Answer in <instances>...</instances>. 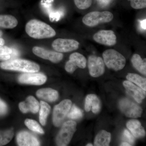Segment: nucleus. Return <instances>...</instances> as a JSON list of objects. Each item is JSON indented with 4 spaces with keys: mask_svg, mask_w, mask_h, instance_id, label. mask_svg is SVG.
Masks as SVG:
<instances>
[{
    "mask_svg": "<svg viewBox=\"0 0 146 146\" xmlns=\"http://www.w3.org/2000/svg\"><path fill=\"white\" fill-rule=\"evenodd\" d=\"M25 31L29 36L36 39L51 38L56 35L54 30L49 25L35 19L27 23Z\"/></svg>",
    "mask_w": 146,
    "mask_h": 146,
    "instance_id": "1",
    "label": "nucleus"
},
{
    "mask_svg": "<svg viewBox=\"0 0 146 146\" xmlns=\"http://www.w3.org/2000/svg\"><path fill=\"white\" fill-rule=\"evenodd\" d=\"M3 70L19 71L25 73L37 72L40 70L39 65L30 60L22 59H11L0 63Z\"/></svg>",
    "mask_w": 146,
    "mask_h": 146,
    "instance_id": "2",
    "label": "nucleus"
},
{
    "mask_svg": "<svg viewBox=\"0 0 146 146\" xmlns=\"http://www.w3.org/2000/svg\"><path fill=\"white\" fill-rule=\"evenodd\" d=\"M105 64L108 68L115 71L122 70L126 64L124 56L114 49H108L103 53Z\"/></svg>",
    "mask_w": 146,
    "mask_h": 146,
    "instance_id": "3",
    "label": "nucleus"
},
{
    "mask_svg": "<svg viewBox=\"0 0 146 146\" xmlns=\"http://www.w3.org/2000/svg\"><path fill=\"white\" fill-rule=\"evenodd\" d=\"M113 14L108 11H94L86 14L82 18L84 25L89 27L96 26L100 24L110 22L113 19Z\"/></svg>",
    "mask_w": 146,
    "mask_h": 146,
    "instance_id": "4",
    "label": "nucleus"
},
{
    "mask_svg": "<svg viewBox=\"0 0 146 146\" xmlns=\"http://www.w3.org/2000/svg\"><path fill=\"white\" fill-rule=\"evenodd\" d=\"M77 123L74 121H68L63 124L56 136V145L59 146L68 145L76 130Z\"/></svg>",
    "mask_w": 146,
    "mask_h": 146,
    "instance_id": "5",
    "label": "nucleus"
},
{
    "mask_svg": "<svg viewBox=\"0 0 146 146\" xmlns=\"http://www.w3.org/2000/svg\"><path fill=\"white\" fill-rule=\"evenodd\" d=\"M119 106L122 112L129 118L141 117L143 110L137 104L127 98H123L119 102Z\"/></svg>",
    "mask_w": 146,
    "mask_h": 146,
    "instance_id": "6",
    "label": "nucleus"
},
{
    "mask_svg": "<svg viewBox=\"0 0 146 146\" xmlns=\"http://www.w3.org/2000/svg\"><path fill=\"white\" fill-rule=\"evenodd\" d=\"M72 105V102L69 100H65L56 105L54 108L53 123L55 126L61 125L68 115Z\"/></svg>",
    "mask_w": 146,
    "mask_h": 146,
    "instance_id": "7",
    "label": "nucleus"
},
{
    "mask_svg": "<svg viewBox=\"0 0 146 146\" xmlns=\"http://www.w3.org/2000/svg\"><path fill=\"white\" fill-rule=\"evenodd\" d=\"M88 68L90 75L97 78L105 72V63L103 59L99 56L91 55L88 58Z\"/></svg>",
    "mask_w": 146,
    "mask_h": 146,
    "instance_id": "8",
    "label": "nucleus"
},
{
    "mask_svg": "<svg viewBox=\"0 0 146 146\" xmlns=\"http://www.w3.org/2000/svg\"><path fill=\"white\" fill-rule=\"evenodd\" d=\"M86 58L83 55L78 52L73 53L65 64V70L68 73H73L78 68L84 69L86 68Z\"/></svg>",
    "mask_w": 146,
    "mask_h": 146,
    "instance_id": "9",
    "label": "nucleus"
},
{
    "mask_svg": "<svg viewBox=\"0 0 146 146\" xmlns=\"http://www.w3.org/2000/svg\"><path fill=\"white\" fill-rule=\"evenodd\" d=\"M79 43L72 39H57L52 43L54 49L59 52H67L75 50L78 48Z\"/></svg>",
    "mask_w": 146,
    "mask_h": 146,
    "instance_id": "10",
    "label": "nucleus"
},
{
    "mask_svg": "<svg viewBox=\"0 0 146 146\" xmlns=\"http://www.w3.org/2000/svg\"><path fill=\"white\" fill-rule=\"evenodd\" d=\"M18 80L20 83L22 84L40 85L46 82L47 77L42 73L28 72L24 73L19 76Z\"/></svg>",
    "mask_w": 146,
    "mask_h": 146,
    "instance_id": "11",
    "label": "nucleus"
},
{
    "mask_svg": "<svg viewBox=\"0 0 146 146\" xmlns=\"http://www.w3.org/2000/svg\"><path fill=\"white\" fill-rule=\"evenodd\" d=\"M32 50L33 53L37 56L49 60L53 63H59L63 58V55L61 53L49 50L42 47L35 46Z\"/></svg>",
    "mask_w": 146,
    "mask_h": 146,
    "instance_id": "12",
    "label": "nucleus"
},
{
    "mask_svg": "<svg viewBox=\"0 0 146 146\" xmlns=\"http://www.w3.org/2000/svg\"><path fill=\"white\" fill-rule=\"evenodd\" d=\"M94 41L105 46H112L117 42V36L112 30H101L93 36Z\"/></svg>",
    "mask_w": 146,
    "mask_h": 146,
    "instance_id": "13",
    "label": "nucleus"
},
{
    "mask_svg": "<svg viewBox=\"0 0 146 146\" xmlns=\"http://www.w3.org/2000/svg\"><path fill=\"white\" fill-rule=\"evenodd\" d=\"M123 85L127 94L132 97L138 103H141L146 98V91L136 86L131 82L125 80L123 82Z\"/></svg>",
    "mask_w": 146,
    "mask_h": 146,
    "instance_id": "14",
    "label": "nucleus"
},
{
    "mask_svg": "<svg viewBox=\"0 0 146 146\" xmlns=\"http://www.w3.org/2000/svg\"><path fill=\"white\" fill-rule=\"evenodd\" d=\"M17 143L20 146H37L40 143L36 137L26 131H22L18 133L16 137Z\"/></svg>",
    "mask_w": 146,
    "mask_h": 146,
    "instance_id": "15",
    "label": "nucleus"
},
{
    "mask_svg": "<svg viewBox=\"0 0 146 146\" xmlns=\"http://www.w3.org/2000/svg\"><path fill=\"white\" fill-rule=\"evenodd\" d=\"M39 102L34 97L30 96L28 97L26 101L19 104V107L23 113H27L30 111L36 113L39 111Z\"/></svg>",
    "mask_w": 146,
    "mask_h": 146,
    "instance_id": "16",
    "label": "nucleus"
},
{
    "mask_svg": "<svg viewBox=\"0 0 146 146\" xmlns=\"http://www.w3.org/2000/svg\"><path fill=\"white\" fill-rule=\"evenodd\" d=\"M84 109L86 112L92 110L94 114H97L101 109V103L98 96L94 94L87 95L85 99Z\"/></svg>",
    "mask_w": 146,
    "mask_h": 146,
    "instance_id": "17",
    "label": "nucleus"
},
{
    "mask_svg": "<svg viewBox=\"0 0 146 146\" xmlns=\"http://www.w3.org/2000/svg\"><path fill=\"white\" fill-rule=\"evenodd\" d=\"M126 126L133 136L136 138H143L145 136L146 132L145 129L138 120H129L127 123Z\"/></svg>",
    "mask_w": 146,
    "mask_h": 146,
    "instance_id": "18",
    "label": "nucleus"
},
{
    "mask_svg": "<svg viewBox=\"0 0 146 146\" xmlns=\"http://www.w3.org/2000/svg\"><path fill=\"white\" fill-rule=\"evenodd\" d=\"M36 95L39 99L50 102L56 101L58 98V92L51 88H44L38 90Z\"/></svg>",
    "mask_w": 146,
    "mask_h": 146,
    "instance_id": "19",
    "label": "nucleus"
},
{
    "mask_svg": "<svg viewBox=\"0 0 146 146\" xmlns=\"http://www.w3.org/2000/svg\"><path fill=\"white\" fill-rule=\"evenodd\" d=\"M111 135L105 130L99 132L94 140V145L96 146H109L111 141Z\"/></svg>",
    "mask_w": 146,
    "mask_h": 146,
    "instance_id": "20",
    "label": "nucleus"
},
{
    "mask_svg": "<svg viewBox=\"0 0 146 146\" xmlns=\"http://www.w3.org/2000/svg\"><path fill=\"white\" fill-rule=\"evenodd\" d=\"M18 22L14 16L11 15H0V27L13 29L18 25Z\"/></svg>",
    "mask_w": 146,
    "mask_h": 146,
    "instance_id": "21",
    "label": "nucleus"
},
{
    "mask_svg": "<svg viewBox=\"0 0 146 146\" xmlns=\"http://www.w3.org/2000/svg\"><path fill=\"white\" fill-rule=\"evenodd\" d=\"M131 62L134 68L142 74L146 76V58L143 59L138 54H133L131 59Z\"/></svg>",
    "mask_w": 146,
    "mask_h": 146,
    "instance_id": "22",
    "label": "nucleus"
},
{
    "mask_svg": "<svg viewBox=\"0 0 146 146\" xmlns=\"http://www.w3.org/2000/svg\"><path fill=\"white\" fill-rule=\"evenodd\" d=\"M39 104L40 105L39 122L42 125H45L46 122L47 118L50 111L51 108L48 103L42 101L40 102Z\"/></svg>",
    "mask_w": 146,
    "mask_h": 146,
    "instance_id": "23",
    "label": "nucleus"
},
{
    "mask_svg": "<svg viewBox=\"0 0 146 146\" xmlns=\"http://www.w3.org/2000/svg\"><path fill=\"white\" fill-rule=\"evenodd\" d=\"M128 81L136 84L141 89L146 91V79L139 75L133 73H128L126 76Z\"/></svg>",
    "mask_w": 146,
    "mask_h": 146,
    "instance_id": "24",
    "label": "nucleus"
},
{
    "mask_svg": "<svg viewBox=\"0 0 146 146\" xmlns=\"http://www.w3.org/2000/svg\"><path fill=\"white\" fill-rule=\"evenodd\" d=\"M14 135L13 129L0 130V146L5 145L11 141Z\"/></svg>",
    "mask_w": 146,
    "mask_h": 146,
    "instance_id": "25",
    "label": "nucleus"
},
{
    "mask_svg": "<svg viewBox=\"0 0 146 146\" xmlns=\"http://www.w3.org/2000/svg\"><path fill=\"white\" fill-rule=\"evenodd\" d=\"M26 126L30 130L37 133L44 134V131L38 123L35 120L27 119L25 121Z\"/></svg>",
    "mask_w": 146,
    "mask_h": 146,
    "instance_id": "26",
    "label": "nucleus"
},
{
    "mask_svg": "<svg viewBox=\"0 0 146 146\" xmlns=\"http://www.w3.org/2000/svg\"><path fill=\"white\" fill-rule=\"evenodd\" d=\"M83 111L75 105H73L71 106L70 109L69 110L68 115V117L72 119H81L83 116Z\"/></svg>",
    "mask_w": 146,
    "mask_h": 146,
    "instance_id": "27",
    "label": "nucleus"
},
{
    "mask_svg": "<svg viewBox=\"0 0 146 146\" xmlns=\"http://www.w3.org/2000/svg\"><path fill=\"white\" fill-rule=\"evenodd\" d=\"M13 52V48L3 46L0 48V60L5 61L9 60L11 57V54Z\"/></svg>",
    "mask_w": 146,
    "mask_h": 146,
    "instance_id": "28",
    "label": "nucleus"
},
{
    "mask_svg": "<svg viewBox=\"0 0 146 146\" xmlns=\"http://www.w3.org/2000/svg\"><path fill=\"white\" fill-rule=\"evenodd\" d=\"M76 6L82 10L87 9L91 7L92 0H74Z\"/></svg>",
    "mask_w": 146,
    "mask_h": 146,
    "instance_id": "29",
    "label": "nucleus"
},
{
    "mask_svg": "<svg viewBox=\"0 0 146 146\" xmlns=\"http://www.w3.org/2000/svg\"><path fill=\"white\" fill-rule=\"evenodd\" d=\"M130 5L134 9H142L146 8V0H129Z\"/></svg>",
    "mask_w": 146,
    "mask_h": 146,
    "instance_id": "30",
    "label": "nucleus"
},
{
    "mask_svg": "<svg viewBox=\"0 0 146 146\" xmlns=\"http://www.w3.org/2000/svg\"><path fill=\"white\" fill-rule=\"evenodd\" d=\"M123 137L124 139L127 141L129 142V143L131 145L134 144V137L127 129H125L124 130L123 132Z\"/></svg>",
    "mask_w": 146,
    "mask_h": 146,
    "instance_id": "31",
    "label": "nucleus"
},
{
    "mask_svg": "<svg viewBox=\"0 0 146 146\" xmlns=\"http://www.w3.org/2000/svg\"><path fill=\"white\" fill-rule=\"evenodd\" d=\"M7 111V105L4 102L0 99V116L5 115Z\"/></svg>",
    "mask_w": 146,
    "mask_h": 146,
    "instance_id": "32",
    "label": "nucleus"
},
{
    "mask_svg": "<svg viewBox=\"0 0 146 146\" xmlns=\"http://www.w3.org/2000/svg\"><path fill=\"white\" fill-rule=\"evenodd\" d=\"M99 5L102 7L107 6L112 2V0H96Z\"/></svg>",
    "mask_w": 146,
    "mask_h": 146,
    "instance_id": "33",
    "label": "nucleus"
},
{
    "mask_svg": "<svg viewBox=\"0 0 146 146\" xmlns=\"http://www.w3.org/2000/svg\"><path fill=\"white\" fill-rule=\"evenodd\" d=\"M146 19H145V20H143V21H141V27L142 29H143L144 30H145L146 29Z\"/></svg>",
    "mask_w": 146,
    "mask_h": 146,
    "instance_id": "34",
    "label": "nucleus"
},
{
    "mask_svg": "<svg viewBox=\"0 0 146 146\" xmlns=\"http://www.w3.org/2000/svg\"><path fill=\"white\" fill-rule=\"evenodd\" d=\"M5 43V42L4 39H3V38H0V48L3 46Z\"/></svg>",
    "mask_w": 146,
    "mask_h": 146,
    "instance_id": "35",
    "label": "nucleus"
},
{
    "mask_svg": "<svg viewBox=\"0 0 146 146\" xmlns=\"http://www.w3.org/2000/svg\"><path fill=\"white\" fill-rule=\"evenodd\" d=\"M131 145L130 144H129V143H127V142H123V143H122L121 144V145L120 146H131Z\"/></svg>",
    "mask_w": 146,
    "mask_h": 146,
    "instance_id": "36",
    "label": "nucleus"
},
{
    "mask_svg": "<svg viewBox=\"0 0 146 146\" xmlns=\"http://www.w3.org/2000/svg\"><path fill=\"white\" fill-rule=\"evenodd\" d=\"M3 34V32L1 31H0V37L2 36Z\"/></svg>",
    "mask_w": 146,
    "mask_h": 146,
    "instance_id": "37",
    "label": "nucleus"
},
{
    "mask_svg": "<svg viewBox=\"0 0 146 146\" xmlns=\"http://www.w3.org/2000/svg\"><path fill=\"white\" fill-rule=\"evenodd\" d=\"M86 146H93V144H91V143H89L87 144V145H86Z\"/></svg>",
    "mask_w": 146,
    "mask_h": 146,
    "instance_id": "38",
    "label": "nucleus"
}]
</instances>
